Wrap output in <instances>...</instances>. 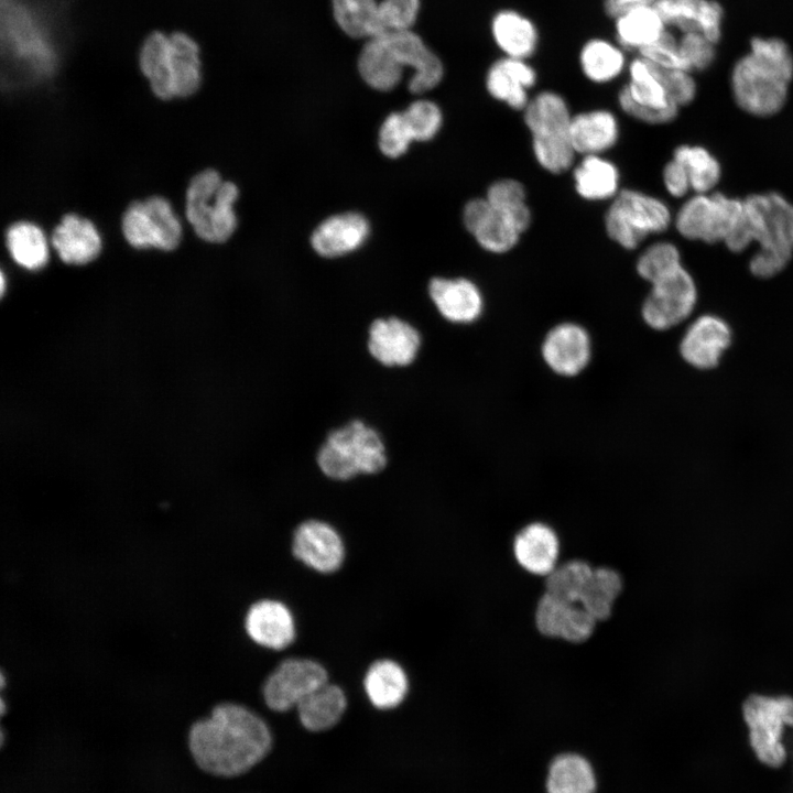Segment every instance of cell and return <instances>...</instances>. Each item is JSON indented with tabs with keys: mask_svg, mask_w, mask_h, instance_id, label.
I'll list each match as a JSON object with an SVG mask.
<instances>
[{
	"mask_svg": "<svg viewBox=\"0 0 793 793\" xmlns=\"http://www.w3.org/2000/svg\"><path fill=\"white\" fill-rule=\"evenodd\" d=\"M387 33L405 66L414 69V75L409 82L410 91L423 94L435 88L444 76L441 58L411 30Z\"/></svg>",
	"mask_w": 793,
	"mask_h": 793,
	"instance_id": "cell-28",
	"label": "cell"
},
{
	"mask_svg": "<svg viewBox=\"0 0 793 793\" xmlns=\"http://www.w3.org/2000/svg\"><path fill=\"white\" fill-rule=\"evenodd\" d=\"M659 72L669 97L675 106L678 108L686 106L694 99L696 84L689 72L662 67H659Z\"/></svg>",
	"mask_w": 793,
	"mask_h": 793,
	"instance_id": "cell-51",
	"label": "cell"
},
{
	"mask_svg": "<svg viewBox=\"0 0 793 793\" xmlns=\"http://www.w3.org/2000/svg\"><path fill=\"white\" fill-rule=\"evenodd\" d=\"M613 20L618 45L628 51H641L659 40L666 30L654 6L631 9Z\"/></svg>",
	"mask_w": 793,
	"mask_h": 793,
	"instance_id": "cell-35",
	"label": "cell"
},
{
	"mask_svg": "<svg viewBox=\"0 0 793 793\" xmlns=\"http://www.w3.org/2000/svg\"><path fill=\"white\" fill-rule=\"evenodd\" d=\"M673 159L685 166L692 191L697 194L708 193L720 180V163L703 146L680 145L674 150Z\"/></svg>",
	"mask_w": 793,
	"mask_h": 793,
	"instance_id": "cell-42",
	"label": "cell"
},
{
	"mask_svg": "<svg viewBox=\"0 0 793 793\" xmlns=\"http://www.w3.org/2000/svg\"><path fill=\"white\" fill-rule=\"evenodd\" d=\"M463 222L478 246L492 254L511 251L523 235L517 225L492 207L485 196L471 198L465 204Z\"/></svg>",
	"mask_w": 793,
	"mask_h": 793,
	"instance_id": "cell-18",
	"label": "cell"
},
{
	"mask_svg": "<svg viewBox=\"0 0 793 793\" xmlns=\"http://www.w3.org/2000/svg\"><path fill=\"white\" fill-rule=\"evenodd\" d=\"M593 572L590 565L580 560L556 565L546 576L545 593L569 605L579 604Z\"/></svg>",
	"mask_w": 793,
	"mask_h": 793,
	"instance_id": "cell-43",
	"label": "cell"
},
{
	"mask_svg": "<svg viewBox=\"0 0 793 793\" xmlns=\"http://www.w3.org/2000/svg\"><path fill=\"white\" fill-rule=\"evenodd\" d=\"M682 265L678 248L670 241H655L645 247L636 261L638 275L650 284L670 275Z\"/></svg>",
	"mask_w": 793,
	"mask_h": 793,
	"instance_id": "cell-44",
	"label": "cell"
},
{
	"mask_svg": "<svg viewBox=\"0 0 793 793\" xmlns=\"http://www.w3.org/2000/svg\"><path fill=\"white\" fill-rule=\"evenodd\" d=\"M560 542L555 531L542 522L525 525L514 537L513 554L526 572L547 576L555 567Z\"/></svg>",
	"mask_w": 793,
	"mask_h": 793,
	"instance_id": "cell-29",
	"label": "cell"
},
{
	"mask_svg": "<svg viewBox=\"0 0 793 793\" xmlns=\"http://www.w3.org/2000/svg\"><path fill=\"white\" fill-rule=\"evenodd\" d=\"M4 285H6V280H4V276H3V274H2V276H1V293L4 292Z\"/></svg>",
	"mask_w": 793,
	"mask_h": 793,
	"instance_id": "cell-55",
	"label": "cell"
},
{
	"mask_svg": "<svg viewBox=\"0 0 793 793\" xmlns=\"http://www.w3.org/2000/svg\"><path fill=\"white\" fill-rule=\"evenodd\" d=\"M420 6V0H382L379 3V15L384 33L411 30Z\"/></svg>",
	"mask_w": 793,
	"mask_h": 793,
	"instance_id": "cell-46",
	"label": "cell"
},
{
	"mask_svg": "<svg viewBox=\"0 0 793 793\" xmlns=\"http://www.w3.org/2000/svg\"><path fill=\"white\" fill-rule=\"evenodd\" d=\"M697 289L689 272L681 267L651 284L641 306L644 323L655 330L670 329L686 319L695 308Z\"/></svg>",
	"mask_w": 793,
	"mask_h": 793,
	"instance_id": "cell-15",
	"label": "cell"
},
{
	"mask_svg": "<svg viewBox=\"0 0 793 793\" xmlns=\"http://www.w3.org/2000/svg\"><path fill=\"white\" fill-rule=\"evenodd\" d=\"M365 692L373 706L390 709L406 696L409 681L403 667L393 660H379L370 665L363 678Z\"/></svg>",
	"mask_w": 793,
	"mask_h": 793,
	"instance_id": "cell-33",
	"label": "cell"
},
{
	"mask_svg": "<svg viewBox=\"0 0 793 793\" xmlns=\"http://www.w3.org/2000/svg\"><path fill=\"white\" fill-rule=\"evenodd\" d=\"M6 240L12 259L20 267L35 271L47 263L48 245L36 225L28 221L15 222L8 229Z\"/></svg>",
	"mask_w": 793,
	"mask_h": 793,
	"instance_id": "cell-39",
	"label": "cell"
},
{
	"mask_svg": "<svg viewBox=\"0 0 793 793\" xmlns=\"http://www.w3.org/2000/svg\"><path fill=\"white\" fill-rule=\"evenodd\" d=\"M411 142L404 128L402 112L389 115L379 131L381 152L389 157H399L406 152Z\"/></svg>",
	"mask_w": 793,
	"mask_h": 793,
	"instance_id": "cell-50",
	"label": "cell"
},
{
	"mask_svg": "<svg viewBox=\"0 0 793 793\" xmlns=\"http://www.w3.org/2000/svg\"><path fill=\"white\" fill-rule=\"evenodd\" d=\"M629 80L618 93L619 108L632 119L648 124L673 121L675 106L662 82L659 67L638 56L628 65Z\"/></svg>",
	"mask_w": 793,
	"mask_h": 793,
	"instance_id": "cell-11",
	"label": "cell"
},
{
	"mask_svg": "<svg viewBox=\"0 0 793 793\" xmlns=\"http://www.w3.org/2000/svg\"><path fill=\"white\" fill-rule=\"evenodd\" d=\"M243 629L253 643L270 650L285 649L295 638L291 610L274 599L251 604L243 618Z\"/></svg>",
	"mask_w": 793,
	"mask_h": 793,
	"instance_id": "cell-21",
	"label": "cell"
},
{
	"mask_svg": "<svg viewBox=\"0 0 793 793\" xmlns=\"http://www.w3.org/2000/svg\"><path fill=\"white\" fill-rule=\"evenodd\" d=\"M327 683V672L318 662L292 658L280 663L267 677L263 698L269 708L285 711L296 707L313 691Z\"/></svg>",
	"mask_w": 793,
	"mask_h": 793,
	"instance_id": "cell-16",
	"label": "cell"
},
{
	"mask_svg": "<svg viewBox=\"0 0 793 793\" xmlns=\"http://www.w3.org/2000/svg\"><path fill=\"white\" fill-rule=\"evenodd\" d=\"M593 343L589 333L580 324L563 322L553 326L541 344V356L555 374L572 378L589 365Z\"/></svg>",
	"mask_w": 793,
	"mask_h": 793,
	"instance_id": "cell-17",
	"label": "cell"
},
{
	"mask_svg": "<svg viewBox=\"0 0 793 793\" xmlns=\"http://www.w3.org/2000/svg\"><path fill=\"white\" fill-rule=\"evenodd\" d=\"M793 78V55L778 37H753L750 52L731 72V91L737 105L757 117L775 115L784 106Z\"/></svg>",
	"mask_w": 793,
	"mask_h": 793,
	"instance_id": "cell-2",
	"label": "cell"
},
{
	"mask_svg": "<svg viewBox=\"0 0 793 793\" xmlns=\"http://www.w3.org/2000/svg\"><path fill=\"white\" fill-rule=\"evenodd\" d=\"M347 700L343 689L328 682L308 694L296 706L302 725L311 731L335 726L343 717Z\"/></svg>",
	"mask_w": 793,
	"mask_h": 793,
	"instance_id": "cell-36",
	"label": "cell"
},
{
	"mask_svg": "<svg viewBox=\"0 0 793 793\" xmlns=\"http://www.w3.org/2000/svg\"><path fill=\"white\" fill-rule=\"evenodd\" d=\"M1 37L12 66L39 79L52 75L56 43L43 12L30 0H1Z\"/></svg>",
	"mask_w": 793,
	"mask_h": 793,
	"instance_id": "cell-5",
	"label": "cell"
},
{
	"mask_svg": "<svg viewBox=\"0 0 793 793\" xmlns=\"http://www.w3.org/2000/svg\"><path fill=\"white\" fill-rule=\"evenodd\" d=\"M597 620L579 604L571 605L564 620L561 639L582 643L593 634Z\"/></svg>",
	"mask_w": 793,
	"mask_h": 793,
	"instance_id": "cell-52",
	"label": "cell"
},
{
	"mask_svg": "<svg viewBox=\"0 0 793 793\" xmlns=\"http://www.w3.org/2000/svg\"><path fill=\"white\" fill-rule=\"evenodd\" d=\"M731 341L729 325L715 315H703L686 329L680 352L683 359L698 369L714 368Z\"/></svg>",
	"mask_w": 793,
	"mask_h": 793,
	"instance_id": "cell-22",
	"label": "cell"
},
{
	"mask_svg": "<svg viewBox=\"0 0 793 793\" xmlns=\"http://www.w3.org/2000/svg\"><path fill=\"white\" fill-rule=\"evenodd\" d=\"M569 604L563 602L545 593L539 600L535 610L537 630L550 638H561Z\"/></svg>",
	"mask_w": 793,
	"mask_h": 793,
	"instance_id": "cell-49",
	"label": "cell"
},
{
	"mask_svg": "<svg viewBox=\"0 0 793 793\" xmlns=\"http://www.w3.org/2000/svg\"><path fill=\"white\" fill-rule=\"evenodd\" d=\"M522 112L537 164L554 175L572 170L577 154L571 140L573 113L566 99L554 90H542L531 97Z\"/></svg>",
	"mask_w": 793,
	"mask_h": 793,
	"instance_id": "cell-6",
	"label": "cell"
},
{
	"mask_svg": "<svg viewBox=\"0 0 793 793\" xmlns=\"http://www.w3.org/2000/svg\"><path fill=\"white\" fill-rule=\"evenodd\" d=\"M678 44L688 72L706 69L715 59L716 44L700 33H682Z\"/></svg>",
	"mask_w": 793,
	"mask_h": 793,
	"instance_id": "cell-47",
	"label": "cell"
},
{
	"mask_svg": "<svg viewBox=\"0 0 793 793\" xmlns=\"http://www.w3.org/2000/svg\"><path fill=\"white\" fill-rule=\"evenodd\" d=\"M404 67L406 66L388 33L368 39L358 57L360 76L377 90L393 89L401 82Z\"/></svg>",
	"mask_w": 793,
	"mask_h": 793,
	"instance_id": "cell-27",
	"label": "cell"
},
{
	"mask_svg": "<svg viewBox=\"0 0 793 793\" xmlns=\"http://www.w3.org/2000/svg\"><path fill=\"white\" fill-rule=\"evenodd\" d=\"M366 349L369 357L387 369L413 366L423 349L421 330L397 315L373 318L367 329Z\"/></svg>",
	"mask_w": 793,
	"mask_h": 793,
	"instance_id": "cell-14",
	"label": "cell"
},
{
	"mask_svg": "<svg viewBox=\"0 0 793 793\" xmlns=\"http://www.w3.org/2000/svg\"><path fill=\"white\" fill-rule=\"evenodd\" d=\"M574 189L586 202H611L622 189L621 174L606 155H585L572 169Z\"/></svg>",
	"mask_w": 793,
	"mask_h": 793,
	"instance_id": "cell-30",
	"label": "cell"
},
{
	"mask_svg": "<svg viewBox=\"0 0 793 793\" xmlns=\"http://www.w3.org/2000/svg\"><path fill=\"white\" fill-rule=\"evenodd\" d=\"M404 126L412 141H430L441 130L443 113L431 100H416L402 111Z\"/></svg>",
	"mask_w": 793,
	"mask_h": 793,
	"instance_id": "cell-45",
	"label": "cell"
},
{
	"mask_svg": "<svg viewBox=\"0 0 793 793\" xmlns=\"http://www.w3.org/2000/svg\"><path fill=\"white\" fill-rule=\"evenodd\" d=\"M584 76L591 83L602 85L617 79L627 67L624 50L605 39L587 41L579 53Z\"/></svg>",
	"mask_w": 793,
	"mask_h": 793,
	"instance_id": "cell-37",
	"label": "cell"
},
{
	"mask_svg": "<svg viewBox=\"0 0 793 793\" xmlns=\"http://www.w3.org/2000/svg\"><path fill=\"white\" fill-rule=\"evenodd\" d=\"M596 787L593 765L582 754L563 752L551 761L546 776L547 793H595Z\"/></svg>",
	"mask_w": 793,
	"mask_h": 793,
	"instance_id": "cell-34",
	"label": "cell"
},
{
	"mask_svg": "<svg viewBox=\"0 0 793 793\" xmlns=\"http://www.w3.org/2000/svg\"><path fill=\"white\" fill-rule=\"evenodd\" d=\"M52 245L61 260L68 264H86L101 250V239L94 224L74 214L64 216L55 227Z\"/></svg>",
	"mask_w": 793,
	"mask_h": 793,
	"instance_id": "cell-31",
	"label": "cell"
},
{
	"mask_svg": "<svg viewBox=\"0 0 793 793\" xmlns=\"http://www.w3.org/2000/svg\"><path fill=\"white\" fill-rule=\"evenodd\" d=\"M368 220L358 213L334 215L313 232V249L325 258H336L358 249L368 238Z\"/></svg>",
	"mask_w": 793,
	"mask_h": 793,
	"instance_id": "cell-26",
	"label": "cell"
},
{
	"mask_svg": "<svg viewBox=\"0 0 793 793\" xmlns=\"http://www.w3.org/2000/svg\"><path fill=\"white\" fill-rule=\"evenodd\" d=\"M338 26L352 39H371L384 33L376 0H332Z\"/></svg>",
	"mask_w": 793,
	"mask_h": 793,
	"instance_id": "cell-38",
	"label": "cell"
},
{
	"mask_svg": "<svg viewBox=\"0 0 793 793\" xmlns=\"http://www.w3.org/2000/svg\"><path fill=\"white\" fill-rule=\"evenodd\" d=\"M127 241L135 248L175 249L182 239V225L171 204L153 196L131 204L122 218Z\"/></svg>",
	"mask_w": 793,
	"mask_h": 793,
	"instance_id": "cell-13",
	"label": "cell"
},
{
	"mask_svg": "<svg viewBox=\"0 0 793 793\" xmlns=\"http://www.w3.org/2000/svg\"><path fill=\"white\" fill-rule=\"evenodd\" d=\"M315 461L327 479L347 482L382 474L390 456L381 431L362 417H352L327 432Z\"/></svg>",
	"mask_w": 793,
	"mask_h": 793,
	"instance_id": "cell-3",
	"label": "cell"
},
{
	"mask_svg": "<svg viewBox=\"0 0 793 793\" xmlns=\"http://www.w3.org/2000/svg\"><path fill=\"white\" fill-rule=\"evenodd\" d=\"M638 53L659 67L687 70L680 51L678 39L667 28L659 40Z\"/></svg>",
	"mask_w": 793,
	"mask_h": 793,
	"instance_id": "cell-48",
	"label": "cell"
},
{
	"mask_svg": "<svg viewBox=\"0 0 793 793\" xmlns=\"http://www.w3.org/2000/svg\"><path fill=\"white\" fill-rule=\"evenodd\" d=\"M537 75L526 59L503 56L493 62L485 77L487 93L515 111H523Z\"/></svg>",
	"mask_w": 793,
	"mask_h": 793,
	"instance_id": "cell-23",
	"label": "cell"
},
{
	"mask_svg": "<svg viewBox=\"0 0 793 793\" xmlns=\"http://www.w3.org/2000/svg\"><path fill=\"white\" fill-rule=\"evenodd\" d=\"M622 590L620 574L610 567L594 569L579 600L597 621L611 616L613 604Z\"/></svg>",
	"mask_w": 793,
	"mask_h": 793,
	"instance_id": "cell-40",
	"label": "cell"
},
{
	"mask_svg": "<svg viewBox=\"0 0 793 793\" xmlns=\"http://www.w3.org/2000/svg\"><path fill=\"white\" fill-rule=\"evenodd\" d=\"M667 29L700 33L715 44L721 36L723 8L714 0H658L654 4Z\"/></svg>",
	"mask_w": 793,
	"mask_h": 793,
	"instance_id": "cell-24",
	"label": "cell"
},
{
	"mask_svg": "<svg viewBox=\"0 0 793 793\" xmlns=\"http://www.w3.org/2000/svg\"><path fill=\"white\" fill-rule=\"evenodd\" d=\"M292 551L303 564L324 574L337 571L345 558L340 534L329 523L316 519L306 520L295 529Z\"/></svg>",
	"mask_w": 793,
	"mask_h": 793,
	"instance_id": "cell-19",
	"label": "cell"
},
{
	"mask_svg": "<svg viewBox=\"0 0 793 793\" xmlns=\"http://www.w3.org/2000/svg\"><path fill=\"white\" fill-rule=\"evenodd\" d=\"M673 221L665 202L633 188H622L604 216L607 236L624 250H634L652 235L664 232Z\"/></svg>",
	"mask_w": 793,
	"mask_h": 793,
	"instance_id": "cell-9",
	"label": "cell"
},
{
	"mask_svg": "<svg viewBox=\"0 0 793 793\" xmlns=\"http://www.w3.org/2000/svg\"><path fill=\"white\" fill-rule=\"evenodd\" d=\"M486 199L492 207L507 215L524 233L532 222L524 185L511 177L493 181L486 189Z\"/></svg>",
	"mask_w": 793,
	"mask_h": 793,
	"instance_id": "cell-41",
	"label": "cell"
},
{
	"mask_svg": "<svg viewBox=\"0 0 793 793\" xmlns=\"http://www.w3.org/2000/svg\"><path fill=\"white\" fill-rule=\"evenodd\" d=\"M237 186L214 170L193 177L186 192V217L196 235L205 241L220 243L230 238L237 227L233 205Z\"/></svg>",
	"mask_w": 793,
	"mask_h": 793,
	"instance_id": "cell-8",
	"label": "cell"
},
{
	"mask_svg": "<svg viewBox=\"0 0 793 793\" xmlns=\"http://www.w3.org/2000/svg\"><path fill=\"white\" fill-rule=\"evenodd\" d=\"M427 293L439 316L449 324H472L485 309L482 291L467 278L435 276L428 282Z\"/></svg>",
	"mask_w": 793,
	"mask_h": 793,
	"instance_id": "cell-20",
	"label": "cell"
},
{
	"mask_svg": "<svg viewBox=\"0 0 793 793\" xmlns=\"http://www.w3.org/2000/svg\"><path fill=\"white\" fill-rule=\"evenodd\" d=\"M658 0H604V9L607 15L616 19L620 14L645 6H654Z\"/></svg>",
	"mask_w": 793,
	"mask_h": 793,
	"instance_id": "cell-54",
	"label": "cell"
},
{
	"mask_svg": "<svg viewBox=\"0 0 793 793\" xmlns=\"http://www.w3.org/2000/svg\"><path fill=\"white\" fill-rule=\"evenodd\" d=\"M620 122L615 112L595 108L573 115L569 134L577 155H605L620 138Z\"/></svg>",
	"mask_w": 793,
	"mask_h": 793,
	"instance_id": "cell-25",
	"label": "cell"
},
{
	"mask_svg": "<svg viewBox=\"0 0 793 793\" xmlns=\"http://www.w3.org/2000/svg\"><path fill=\"white\" fill-rule=\"evenodd\" d=\"M662 180L666 192L675 198L684 197L692 189L685 166L673 157L665 164Z\"/></svg>",
	"mask_w": 793,
	"mask_h": 793,
	"instance_id": "cell-53",
	"label": "cell"
},
{
	"mask_svg": "<svg viewBox=\"0 0 793 793\" xmlns=\"http://www.w3.org/2000/svg\"><path fill=\"white\" fill-rule=\"evenodd\" d=\"M139 64L159 98L187 97L199 88L200 52L198 44L186 33H151L141 45Z\"/></svg>",
	"mask_w": 793,
	"mask_h": 793,
	"instance_id": "cell-4",
	"label": "cell"
},
{
	"mask_svg": "<svg viewBox=\"0 0 793 793\" xmlns=\"http://www.w3.org/2000/svg\"><path fill=\"white\" fill-rule=\"evenodd\" d=\"M743 216L758 251L787 264L793 254V204L778 193L753 194L743 200Z\"/></svg>",
	"mask_w": 793,
	"mask_h": 793,
	"instance_id": "cell-10",
	"label": "cell"
},
{
	"mask_svg": "<svg viewBox=\"0 0 793 793\" xmlns=\"http://www.w3.org/2000/svg\"><path fill=\"white\" fill-rule=\"evenodd\" d=\"M264 720L243 705L220 703L188 730V747L197 765L222 776L238 775L258 763L271 748Z\"/></svg>",
	"mask_w": 793,
	"mask_h": 793,
	"instance_id": "cell-1",
	"label": "cell"
},
{
	"mask_svg": "<svg viewBox=\"0 0 793 793\" xmlns=\"http://www.w3.org/2000/svg\"><path fill=\"white\" fill-rule=\"evenodd\" d=\"M743 215V200L724 194H696L673 218L677 232L689 240L725 241Z\"/></svg>",
	"mask_w": 793,
	"mask_h": 793,
	"instance_id": "cell-12",
	"label": "cell"
},
{
	"mask_svg": "<svg viewBox=\"0 0 793 793\" xmlns=\"http://www.w3.org/2000/svg\"><path fill=\"white\" fill-rule=\"evenodd\" d=\"M740 713L756 759L771 769L782 768L789 759L785 738L793 729V696L750 694Z\"/></svg>",
	"mask_w": 793,
	"mask_h": 793,
	"instance_id": "cell-7",
	"label": "cell"
},
{
	"mask_svg": "<svg viewBox=\"0 0 793 793\" xmlns=\"http://www.w3.org/2000/svg\"><path fill=\"white\" fill-rule=\"evenodd\" d=\"M491 34L496 45L507 57L528 59L537 47L535 24L518 11L506 9L491 20Z\"/></svg>",
	"mask_w": 793,
	"mask_h": 793,
	"instance_id": "cell-32",
	"label": "cell"
}]
</instances>
